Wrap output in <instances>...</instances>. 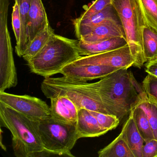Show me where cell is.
I'll return each instance as SVG.
<instances>
[{"instance_id": "6da1fadb", "label": "cell", "mask_w": 157, "mask_h": 157, "mask_svg": "<svg viewBox=\"0 0 157 157\" xmlns=\"http://www.w3.org/2000/svg\"><path fill=\"white\" fill-rule=\"evenodd\" d=\"M102 102L110 114L120 120L147 97L132 71L120 69L96 82Z\"/></svg>"}, {"instance_id": "7a4b0ae2", "label": "cell", "mask_w": 157, "mask_h": 157, "mask_svg": "<svg viewBox=\"0 0 157 157\" xmlns=\"http://www.w3.org/2000/svg\"><path fill=\"white\" fill-rule=\"evenodd\" d=\"M38 122L0 102V124L12 134L16 157H37L44 150L38 131Z\"/></svg>"}, {"instance_id": "3957f363", "label": "cell", "mask_w": 157, "mask_h": 157, "mask_svg": "<svg viewBox=\"0 0 157 157\" xmlns=\"http://www.w3.org/2000/svg\"><path fill=\"white\" fill-rule=\"evenodd\" d=\"M78 43V40L54 34L40 52L27 61L30 71L44 78L60 73L64 67L81 56Z\"/></svg>"}, {"instance_id": "277c9868", "label": "cell", "mask_w": 157, "mask_h": 157, "mask_svg": "<svg viewBox=\"0 0 157 157\" xmlns=\"http://www.w3.org/2000/svg\"><path fill=\"white\" fill-rule=\"evenodd\" d=\"M41 89L48 99L65 95L75 103L78 110L85 108L110 114L98 94L96 82L89 83L64 76L59 78L46 77L42 82Z\"/></svg>"}, {"instance_id": "5b68a950", "label": "cell", "mask_w": 157, "mask_h": 157, "mask_svg": "<svg viewBox=\"0 0 157 157\" xmlns=\"http://www.w3.org/2000/svg\"><path fill=\"white\" fill-rule=\"evenodd\" d=\"M124 31L126 38L136 60V67L140 68L145 61L143 48V29L146 25L138 0H112Z\"/></svg>"}, {"instance_id": "8992f818", "label": "cell", "mask_w": 157, "mask_h": 157, "mask_svg": "<svg viewBox=\"0 0 157 157\" xmlns=\"http://www.w3.org/2000/svg\"><path fill=\"white\" fill-rule=\"evenodd\" d=\"M38 131L44 148L50 156L74 157L71 151L79 139L76 124H63L50 117L38 122Z\"/></svg>"}, {"instance_id": "52a82bcc", "label": "cell", "mask_w": 157, "mask_h": 157, "mask_svg": "<svg viewBox=\"0 0 157 157\" xmlns=\"http://www.w3.org/2000/svg\"><path fill=\"white\" fill-rule=\"evenodd\" d=\"M0 102L34 121H43L51 117L50 107L36 97L1 92Z\"/></svg>"}, {"instance_id": "ba28073f", "label": "cell", "mask_w": 157, "mask_h": 157, "mask_svg": "<svg viewBox=\"0 0 157 157\" xmlns=\"http://www.w3.org/2000/svg\"><path fill=\"white\" fill-rule=\"evenodd\" d=\"M72 63L78 65H103L119 69H128L130 67H135L136 60L128 44L103 53L81 56Z\"/></svg>"}, {"instance_id": "9c48e42d", "label": "cell", "mask_w": 157, "mask_h": 157, "mask_svg": "<svg viewBox=\"0 0 157 157\" xmlns=\"http://www.w3.org/2000/svg\"><path fill=\"white\" fill-rule=\"evenodd\" d=\"M118 70L120 69L103 65L71 63L64 67L59 73L73 79L87 82L104 78Z\"/></svg>"}, {"instance_id": "30bf717a", "label": "cell", "mask_w": 157, "mask_h": 157, "mask_svg": "<svg viewBox=\"0 0 157 157\" xmlns=\"http://www.w3.org/2000/svg\"><path fill=\"white\" fill-rule=\"evenodd\" d=\"M50 116L63 124H74L77 123L78 109L73 102L65 95L50 99Z\"/></svg>"}, {"instance_id": "8fae6325", "label": "cell", "mask_w": 157, "mask_h": 157, "mask_svg": "<svg viewBox=\"0 0 157 157\" xmlns=\"http://www.w3.org/2000/svg\"><path fill=\"white\" fill-rule=\"evenodd\" d=\"M108 21H120L116 11L112 4L99 13L84 19L77 18L74 21L75 34L78 40L89 34L94 27Z\"/></svg>"}, {"instance_id": "7c38bea8", "label": "cell", "mask_w": 157, "mask_h": 157, "mask_svg": "<svg viewBox=\"0 0 157 157\" xmlns=\"http://www.w3.org/2000/svg\"><path fill=\"white\" fill-rule=\"evenodd\" d=\"M27 25L29 45L38 34L50 25L42 0H31Z\"/></svg>"}, {"instance_id": "4fadbf2b", "label": "cell", "mask_w": 157, "mask_h": 157, "mask_svg": "<svg viewBox=\"0 0 157 157\" xmlns=\"http://www.w3.org/2000/svg\"><path fill=\"white\" fill-rule=\"evenodd\" d=\"M117 37L126 38L121 21H108L95 26L89 34L79 40L87 43H94Z\"/></svg>"}, {"instance_id": "5bb4252c", "label": "cell", "mask_w": 157, "mask_h": 157, "mask_svg": "<svg viewBox=\"0 0 157 157\" xmlns=\"http://www.w3.org/2000/svg\"><path fill=\"white\" fill-rule=\"evenodd\" d=\"M76 129L79 139L82 138L100 136L108 132L101 128L97 119L90 110L85 108L78 111Z\"/></svg>"}, {"instance_id": "9a60e30c", "label": "cell", "mask_w": 157, "mask_h": 157, "mask_svg": "<svg viewBox=\"0 0 157 157\" xmlns=\"http://www.w3.org/2000/svg\"><path fill=\"white\" fill-rule=\"evenodd\" d=\"M128 44L126 39L123 37L110 38L94 43H87L78 40L79 53L81 56L103 53L122 47Z\"/></svg>"}, {"instance_id": "2e32d148", "label": "cell", "mask_w": 157, "mask_h": 157, "mask_svg": "<svg viewBox=\"0 0 157 157\" xmlns=\"http://www.w3.org/2000/svg\"><path fill=\"white\" fill-rule=\"evenodd\" d=\"M122 130L128 145L135 157H142L141 151L145 141L138 130L130 113L123 126Z\"/></svg>"}, {"instance_id": "e0dca14e", "label": "cell", "mask_w": 157, "mask_h": 157, "mask_svg": "<svg viewBox=\"0 0 157 157\" xmlns=\"http://www.w3.org/2000/svg\"><path fill=\"white\" fill-rule=\"evenodd\" d=\"M99 157H135L125 138L124 131L106 147L98 151Z\"/></svg>"}, {"instance_id": "ac0fdd59", "label": "cell", "mask_w": 157, "mask_h": 157, "mask_svg": "<svg viewBox=\"0 0 157 157\" xmlns=\"http://www.w3.org/2000/svg\"><path fill=\"white\" fill-rule=\"evenodd\" d=\"M15 1V0H14ZM18 2L20 9L21 22V38L20 43L15 47V52L18 56L22 57L25 51L29 45L28 30V17L31 0H16Z\"/></svg>"}, {"instance_id": "d6986e66", "label": "cell", "mask_w": 157, "mask_h": 157, "mask_svg": "<svg viewBox=\"0 0 157 157\" xmlns=\"http://www.w3.org/2000/svg\"><path fill=\"white\" fill-rule=\"evenodd\" d=\"M143 48L146 62L157 59V30L148 25L143 28Z\"/></svg>"}, {"instance_id": "ffe728a7", "label": "cell", "mask_w": 157, "mask_h": 157, "mask_svg": "<svg viewBox=\"0 0 157 157\" xmlns=\"http://www.w3.org/2000/svg\"><path fill=\"white\" fill-rule=\"evenodd\" d=\"M54 30L48 25L44 31L38 34L29 44L25 51L22 57L26 61L34 57L46 44L51 36L54 34Z\"/></svg>"}, {"instance_id": "44dd1931", "label": "cell", "mask_w": 157, "mask_h": 157, "mask_svg": "<svg viewBox=\"0 0 157 157\" xmlns=\"http://www.w3.org/2000/svg\"><path fill=\"white\" fill-rule=\"evenodd\" d=\"M130 113L132 114L137 128L145 142L154 139L150 124L144 110L136 106L131 110Z\"/></svg>"}, {"instance_id": "7402d4cb", "label": "cell", "mask_w": 157, "mask_h": 157, "mask_svg": "<svg viewBox=\"0 0 157 157\" xmlns=\"http://www.w3.org/2000/svg\"><path fill=\"white\" fill-rule=\"evenodd\" d=\"M146 25L157 30V0H138Z\"/></svg>"}, {"instance_id": "603a6c76", "label": "cell", "mask_w": 157, "mask_h": 157, "mask_svg": "<svg viewBox=\"0 0 157 157\" xmlns=\"http://www.w3.org/2000/svg\"><path fill=\"white\" fill-rule=\"evenodd\" d=\"M137 106L142 108L146 113L153 132L154 139L157 140V103L145 97Z\"/></svg>"}, {"instance_id": "cb8c5ba5", "label": "cell", "mask_w": 157, "mask_h": 157, "mask_svg": "<svg viewBox=\"0 0 157 157\" xmlns=\"http://www.w3.org/2000/svg\"><path fill=\"white\" fill-rule=\"evenodd\" d=\"M90 111L97 119L101 128L108 132L115 129L120 123V119L116 116L91 110Z\"/></svg>"}, {"instance_id": "d4e9b609", "label": "cell", "mask_w": 157, "mask_h": 157, "mask_svg": "<svg viewBox=\"0 0 157 157\" xmlns=\"http://www.w3.org/2000/svg\"><path fill=\"white\" fill-rule=\"evenodd\" d=\"M141 86L149 100L157 103V77L148 74L143 80Z\"/></svg>"}, {"instance_id": "484cf974", "label": "cell", "mask_w": 157, "mask_h": 157, "mask_svg": "<svg viewBox=\"0 0 157 157\" xmlns=\"http://www.w3.org/2000/svg\"><path fill=\"white\" fill-rule=\"evenodd\" d=\"M112 0H95L78 18L84 19L93 16L102 11L108 5L112 4Z\"/></svg>"}, {"instance_id": "4316f807", "label": "cell", "mask_w": 157, "mask_h": 157, "mask_svg": "<svg viewBox=\"0 0 157 157\" xmlns=\"http://www.w3.org/2000/svg\"><path fill=\"white\" fill-rule=\"evenodd\" d=\"M12 26L13 32L15 35L16 40V45L20 43L21 38V22L20 16V9L18 2L15 0L14 5L13 7V12L12 14Z\"/></svg>"}, {"instance_id": "83f0119b", "label": "cell", "mask_w": 157, "mask_h": 157, "mask_svg": "<svg viewBox=\"0 0 157 157\" xmlns=\"http://www.w3.org/2000/svg\"><path fill=\"white\" fill-rule=\"evenodd\" d=\"M141 153L142 157H157V140L152 139L145 142Z\"/></svg>"}, {"instance_id": "f1b7e54d", "label": "cell", "mask_w": 157, "mask_h": 157, "mask_svg": "<svg viewBox=\"0 0 157 157\" xmlns=\"http://www.w3.org/2000/svg\"><path fill=\"white\" fill-rule=\"evenodd\" d=\"M145 71L148 74H151L157 77V59L147 62L145 67Z\"/></svg>"}]
</instances>
